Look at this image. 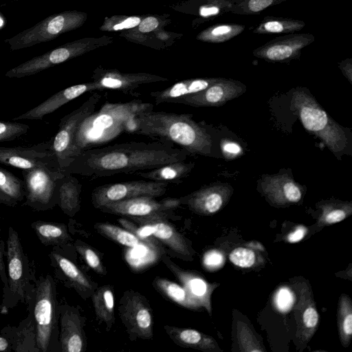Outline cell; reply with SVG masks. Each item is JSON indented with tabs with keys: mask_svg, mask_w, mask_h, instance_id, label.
Segmentation results:
<instances>
[{
	"mask_svg": "<svg viewBox=\"0 0 352 352\" xmlns=\"http://www.w3.org/2000/svg\"><path fill=\"white\" fill-rule=\"evenodd\" d=\"M310 33H291L276 37L253 51V55L268 62L285 63L300 57L303 48L311 44Z\"/></svg>",
	"mask_w": 352,
	"mask_h": 352,
	"instance_id": "cell-16",
	"label": "cell"
},
{
	"mask_svg": "<svg viewBox=\"0 0 352 352\" xmlns=\"http://www.w3.org/2000/svg\"><path fill=\"white\" fill-rule=\"evenodd\" d=\"M152 285L160 294L178 305L194 310L200 308L189 298L182 285L169 279L156 276L152 282Z\"/></svg>",
	"mask_w": 352,
	"mask_h": 352,
	"instance_id": "cell-33",
	"label": "cell"
},
{
	"mask_svg": "<svg viewBox=\"0 0 352 352\" xmlns=\"http://www.w3.org/2000/svg\"><path fill=\"white\" fill-rule=\"evenodd\" d=\"M180 206L178 198H168L157 201L154 197H138L111 202L98 209L106 213L124 217H146L156 215L171 217L173 210Z\"/></svg>",
	"mask_w": 352,
	"mask_h": 352,
	"instance_id": "cell-14",
	"label": "cell"
},
{
	"mask_svg": "<svg viewBox=\"0 0 352 352\" xmlns=\"http://www.w3.org/2000/svg\"><path fill=\"white\" fill-rule=\"evenodd\" d=\"M29 129L30 126L23 123L0 122V142L14 140L25 134Z\"/></svg>",
	"mask_w": 352,
	"mask_h": 352,
	"instance_id": "cell-41",
	"label": "cell"
},
{
	"mask_svg": "<svg viewBox=\"0 0 352 352\" xmlns=\"http://www.w3.org/2000/svg\"><path fill=\"white\" fill-rule=\"evenodd\" d=\"M188 154L181 148L160 142L116 144L82 151L64 172L92 177L135 173L185 160Z\"/></svg>",
	"mask_w": 352,
	"mask_h": 352,
	"instance_id": "cell-1",
	"label": "cell"
},
{
	"mask_svg": "<svg viewBox=\"0 0 352 352\" xmlns=\"http://www.w3.org/2000/svg\"><path fill=\"white\" fill-rule=\"evenodd\" d=\"M112 42V37L103 36L99 38H83L66 43L10 69L6 73V76L20 78L34 75Z\"/></svg>",
	"mask_w": 352,
	"mask_h": 352,
	"instance_id": "cell-8",
	"label": "cell"
},
{
	"mask_svg": "<svg viewBox=\"0 0 352 352\" xmlns=\"http://www.w3.org/2000/svg\"><path fill=\"white\" fill-rule=\"evenodd\" d=\"M239 338L241 346L245 347L243 351H247L248 342H249L250 351H263V349H260L259 346L258 347V344L256 342H254L256 341L253 340L254 336H252L248 329L243 328V325H241V329H239Z\"/></svg>",
	"mask_w": 352,
	"mask_h": 352,
	"instance_id": "cell-47",
	"label": "cell"
},
{
	"mask_svg": "<svg viewBox=\"0 0 352 352\" xmlns=\"http://www.w3.org/2000/svg\"><path fill=\"white\" fill-rule=\"evenodd\" d=\"M0 204L13 207L16 206L18 202L10 198L0 190Z\"/></svg>",
	"mask_w": 352,
	"mask_h": 352,
	"instance_id": "cell-53",
	"label": "cell"
},
{
	"mask_svg": "<svg viewBox=\"0 0 352 352\" xmlns=\"http://www.w3.org/2000/svg\"><path fill=\"white\" fill-rule=\"evenodd\" d=\"M307 230L304 226H298L296 229L287 236V241L289 243H296L301 241L306 234Z\"/></svg>",
	"mask_w": 352,
	"mask_h": 352,
	"instance_id": "cell-51",
	"label": "cell"
},
{
	"mask_svg": "<svg viewBox=\"0 0 352 352\" xmlns=\"http://www.w3.org/2000/svg\"><path fill=\"white\" fill-rule=\"evenodd\" d=\"M139 16H112L106 17L100 30L102 31H119L135 28L142 21Z\"/></svg>",
	"mask_w": 352,
	"mask_h": 352,
	"instance_id": "cell-40",
	"label": "cell"
},
{
	"mask_svg": "<svg viewBox=\"0 0 352 352\" xmlns=\"http://www.w3.org/2000/svg\"><path fill=\"white\" fill-rule=\"evenodd\" d=\"M229 258L235 265L243 268H247L254 264L256 256L252 250L239 247L234 249L230 252Z\"/></svg>",
	"mask_w": 352,
	"mask_h": 352,
	"instance_id": "cell-43",
	"label": "cell"
},
{
	"mask_svg": "<svg viewBox=\"0 0 352 352\" xmlns=\"http://www.w3.org/2000/svg\"><path fill=\"white\" fill-rule=\"evenodd\" d=\"M65 173L56 167L38 166L22 170L25 205L38 211L52 209L57 205V184Z\"/></svg>",
	"mask_w": 352,
	"mask_h": 352,
	"instance_id": "cell-10",
	"label": "cell"
},
{
	"mask_svg": "<svg viewBox=\"0 0 352 352\" xmlns=\"http://www.w3.org/2000/svg\"><path fill=\"white\" fill-rule=\"evenodd\" d=\"M12 351V344L7 337L0 333V352Z\"/></svg>",
	"mask_w": 352,
	"mask_h": 352,
	"instance_id": "cell-52",
	"label": "cell"
},
{
	"mask_svg": "<svg viewBox=\"0 0 352 352\" xmlns=\"http://www.w3.org/2000/svg\"><path fill=\"white\" fill-rule=\"evenodd\" d=\"M218 78H192L179 81L163 90L153 91L150 94L156 104L162 103H175L183 97L201 91Z\"/></svg>",
	"mask_w": 352,
	"mask_h": 352,
	"instance_id": "cell-26",
	"label": "cell"
},
{
	"mask_svg": "<svg viewBox=\"0 0 352 352\" xmlns=\"http://www.w3.org/2000/svg\"><path fill=\"white\" fill-rule=\"evenodd\" d=\"M129 129L174 146L189 154L210 155L212 140L207 129L195 122L188 113L155 111L153 109L136 115Z\"/></svg>",
	"mask_w": 352,
	"mask_h": 352,
	"instance_id": "cell-2",
	"label": "cell"
},
{
	"mask_svg": "<svg viewBox=\"0 0 352 352\" xmlns=\"http://www.w3.org/2000/svg\"><path fill=\"white\" fill-rule=\"evenodd\" d=\"M245 25L236 23H223L210 26L197 36V39L210 43H221L241 34Z\"/></svg>",
	"mask_w": 352,
	"mask_h": 352,
	"instance_id": "cell-35",
	"label": "cell"
},
{
	"mask_svg": "<svg viewBox=\"0 0 352 352\" xmlns=\"http://www.w3.org/2000/svg\"><path fill=\"white\" fill-rule=\"evenodd\" d=\"M338 324L340 337L344 345H348L352 335V309L348 296H342L338 309Z\"/></svg>",
	"mask_w": 352,
	"mask_h": 352,
	"instance_id": "cell-39",
	"label": "cell"
},
{
	"mask_svg": "<svg viewBox=\"0 0 352 352\" xmlns=\"http://www.w3.org/2000/svg\"><path fill=\"white\" fill-rule=\"evenodd\" d=\"M0 164L21 170L44 166L58 168L52 151V140L30 147H0Z\"/></svg>",
	"mask_w": 352,
	"mask_h": 352,
	"instance_id": "cell-17",
	"label": "cell"
},
{
	"mask_svg": "<svg viewBox=\"0 0 352 352\" xmlns=\"http://www.w3.org/2000/svg\"><path fill=\"white\" fill-rule=\"evenodd\" d=\"M28 316L17 326H6L0 331L10 340L12 351L40 352L36 344V327L30 305L27 304Z\"/></svg>",
	"mask_w": 352,
	"mask_h": 352,
	"instance_id": "cell-24",
	"label": "cell"
},
{
	"mask_svg": "<svg viewBox=\"0 0 352 352\" xmlns=\"http://www.w3.org/2000/svg\"><path fill=\"white\" fill-rule=\"evenodd\" d=\"M73 245L74 250L90 269L100 276L107 274V271L101 256L95 248L79 239L76 240Z\"/></svg>",
	"mask_w": 352,
	"mask_h": 352,
	"instance_id": "cell-38",
	"label": "cell"
},
{
	"mask_svg": "<svg viewBox=\"0 0 352 352\" xmlns=\"http://www.w3.org/2000/svg\"><path fill=\"white\" fill-rule=\"evenodd\" d=\"M30 226L44 245L58 246L64 250L74 246L73 239L64 223L37 220Z\"/></svg>",
	"mask_w": 352,
	"mask_h": 352,
	"instance_id": "cell-29",
	"label": "cell"
},
{
	"mask_svg": "<svg viewBox=\"0 0 352 352\" xmlns=\"http://www.w3.org/2000/svg\"><path fill=\"white\" fill-rule=\"evenodd\" d=\"M262 188L265 195L277 204L297 203L302 197L300 186L285 174L265 178Z\"/></svg>",
	"mask_w": 352,
	"mask_h": 352,
	"instance_id": "cell-25",
	"label": "cell"
},
{
	"mask_svg": "<svg viewBox=\"0 0 352 352\" xmlns=\"http://www.w3.org/2000/svg\"><path fill=\"white\" fill-rule=\"evenodd\" d=\"M207 1H230L231 0H206Z\"/></svg>",
	"mask_w": 352,
	"mask_h": 352,
	"instance_id": "cell-54",
	"label": "cell"
},
{
	"mask_svg": "<svg viewBox=\"0 0 352 352\" xmlns=\"http://www.w3.org/2000/svg\"><path fill=\"white\" fill-rule=\"evenodd\" d=\"M94 228L100 234L128 248H135L144 243L153 244L154 239L144 241L131 231L109 223H96Z\"/></svg>",
	"mask_w": 352,
	"mask_h": 352,
	"instance_id": "cell-34",
	"label": "cell"
},
{
	"mask_svg": "<svg viewBox=\"0 0 352 352\" xmlns=\"http://www.w3.org/2000/svg\"><path fill=\"white\" fill-rule=\"evenodd\" d=\"M221 148L225 156L228 158L235 157L242 153V148L236 142L226 140L222 142Z\"/></svg>",
	"mask_w": 352,
	"mask_h": 352,
	"instance_id": "cell-50",
	"label": "cell"
},
{
	"mask_svg": "<svg viewBox=\"0 0 352 352\" xmlns=\"http://www.w3.org/2000/svg\"><path fill=\"white\" fill-rule=\"evenodd\" d=\"M91 298L98 320L110 331L116 320L113 287L106 285L97 287Z\"/></svg>",
	"mask_w": 352,
	"mask_h": 352,
	"instance_id": "cell-31",
	"label": "cell"
},
{
	"mask_svg": "<svg viewBox=\"0 0 352 352\" xmlns=\"http://www.w3.org/2000/svg\"><path fill=\"white\" fill-rule=\"evenodd\" d=\"M87 14L78 10H66L48 16L31 28L5 40L12 51L27 48L56 38L76 30L86 21Z\"/></svg>",
	"mask_w": 352,
	"mask_h": 352,
	"instance_id": "cell-9",
	"label": "cell"
},
{
	"mask_svg": "<svg viewBox=\"0 0 352 352\" xmlns=\"http://www.w3.org/2000/svg\"><path fill=\"white\" fill-rule=\"evenodd\" d=\"M305 26L303 21L292 18L267 16L254 28L253 32L258 34H291Z\"/></svg>",
	"mask_w": 352,
	"mask_h": 352,
	"instance_id": "cell-32",
	"label": "cell"
},
{
	"mask_svg": "<svg viewBox=\"0 0 352 352\" xmlns=\"http://www.w3.org/2000/svg\"><path fill=\"white\" fill-rule=\"evenodd\" d=\"M169 183L157 181H130L98 186L91 192V203L96 208L106 204L138 197H158L164 195Z\"/></svg>",
	"mask_w": 352,
	"mask_h": 352,
	"instance_id": "cell-13",
	"label": "cell"
},
{
	"mask_svg": "<svg viewBox=\"0 0 352 352\" xmlns=\"http://www.w3.org/2000/svg\"><path fill=\"white\" fill-rule=\"evenodd\" d=\"M59 342L61 352H84L87 338L84 331L85 318L79 309L68 304H60Z\"/></svg>",
	"mask_w": 352,
	"mask_h": 352,
	"instance_id": "cell-18",
	"label": "cell"
},
{
	"mask_svg": "<svg viewBox=\"0 0 352 352\" xmlns=\"http://www.w3.org/2000/svg\"><path fill=\"white\" fill-rule=\"evenodd\" d=\"M93 91H100L98 85L94 81L69 87L13 120H41L45 116L53 113L65 104L86 92Z\"/></svg>",
	"mask_w": 352,
	"mask_h": 352,
	"instance_id": "cell-23",
	"label": "cell"
},
{
	"mask_svg": "<svg viewBox=\"0 0 352 352\" xmlns=\"http://www.w3.org/2000/svg\"><path fill=\"white\" fill-rule=\"evenodd\" d=\"M351 207L346 204L331 205L325 207L320 221L324 224H333L344 220L348 215V209Z\"/></svg>",
	"mask_w": 352,
	"mask_h": 352,
	"instance_id": "cell-42",
	"label": "cell"
},
{
	"mask_svg": "<svg viewBox=\"0 0 352 352\" xmlns=\"http://www.w3.org/2000/svg\"><path fill=\"white\" fill-rule=\"evenodd\" d=\"M294 302L292 293L286 287H283L277 292L276 304L281 311H286L290 309Z\"/></svg>",
	"mask_w": 352,
	"mask_h": 352,
	"instance_id": "cell-46",
	"label": "cell"
},
{
	"mask_svg": "<svg viewBox=\"0 0 352 352\" xmlns=\"http://www.w3.org/2000/svg\"><path fill=\"white\" fill-rule=\"evenodd\" d=\"M232 188L223 184H211L178 198L180 205L201 215H209L219 211L227 202Z\"/></svg>",
	"mask_w": 352,
	"mask_h": 352,
	"instance_id": "cell-21",
	"label": "cell"
},
{
	"mask_svg": "<svg viewBox=\"0 0 352 352\" xmlns=\"http://www.w3.org/2000/svg\"><path fill=\"white\" fill-rule=\"evenodd\" d=\"M193 162L185 160L171 162L158 168L135 173L138 176L152 181L180 184L194 168Z\"/></svg>",
	"mask_w": 352,
	"mask_h": 352,
	"instance_id": "cell-30",
	"label": "cell"
},
{
	"mask_svg": "<svg viewBox=\"0 0 352 352\" xmlns=\"http://www.w3.org/2000/svg\"><path fill=\"white\" fill-rule=\"evenodd\" d=\"M34 287L27 300L30 305L36 327V344L40 352H59L60 303L56 285L47 274L34 279Z\"/></svg>",
	"mask_w": 352,
	"mask_h": 352,
	"instance_id": "cell-4",
	"label": "cell"
},
{
	"mask_svg": "<svg viewBox=\"0 0 352 352\" xmlns=\"http://www.w3.org/2000/svg\"><path fill=\"white\" fill-rule=\"evenodd\" d=\"M222 254L217 250H211L205 254L204 264L209 269H216L220 267L223 262Z\"/></svg>",
	"mask_w": 352,
	"mask_h": 352,
	"instance_id": "cell-48",
	"label": "cell"
},
{
	"mask_svg": "<svg viewBox=\"0 0 352 352\" xmlns=\"http://www.w3.org/2000/svg\"><path fill=\"white\" fill-rule=\"evenodd\" d=\"M102 96V94L94 92L80 107L60 120L58 131L52 140V148L57 165L63 172L72 161L71 150L78 126L96 111Z\"/></svg>",
	"mask_w": 352,
	"mask_h": 352,
	"instance_id": "cell-12",
	"label": "cell"
},
{
	"mask_svg": "<svg viewBox=\"0 0 352 352\" xmlns=\"http://www.w3.org/2000/svg\"><path fill=\"white\" fill-rule=\"evenodd\" d=\"M151 109V104L139 100L104 104L78 126L72 143V160L82 151L100 146L129 129L130 122L136 115Z\"/></svg>",
	"mask_w": 352,
	"mask_h": 352,
	"instance_id": "cell-3",
	"label": "cell"
},
{
	"mask_svg": "<svg viewBox=\"0 0 352 352\" xmlns=\"http://www.w3.org/2000/svg\"><path fill=\"white\" fill-rule=\"evenodd\" d=\"M292 103L307 131L318 136L333 153L344 151L346 138L343 130L311 95L303 90H296L293 93Z\"/></svg>",
	"mask_w": 352,
	"mask_h": 352,
	"instance_id": "cell-7",
	"label": "cell"
},
{
	"mask_svg": "<svg viewBox=\"0 0 352 352\" xmlns=\"http://www.w3.org/2000/svg\"><path fill=\"white\" fill-rule=\"evenodd\" d=\"M6 258L8 285L3 289L0 306V313L2 314H8L19 302L26 304L34 289V279L36 278L23 251L19 234L11 226L8 228Z\"/></svg>",
	"mask_w": 352,
	"mask_h": 352,
	"instance_id": "cell-5",
	"label": "cell"
},
{
	"mask_svg": "<svg viewBox=\"0 0 352 352\" xmlns=\"http://www.w3.org/2000/svg\"><path fill=\"white\" fill-rule=\"evenodd\" d=\"M162 260L181 283L189 298L200 308L203 307L210 313V295L214 286L209 284L199 274L182 268L166 254H164L162 256Z\"/></svg>",
	"mask_w": 352,
	"mask_h": 352,
	"instance_id": "cell-22",
	"label": "cell"
},
{
	"mask_svg": "<svg viewBox=\"0 0 352 352\" xmlns=\"http://www.w3.org/2000/svg\"><path fill=\"white\" fill-rule=\"evenodd\" d=\"M168 219L161 215L124 217L120 219L119 222L141 240L148 241L156 239L174 256L184 261L192 260L195 252L189 241L177 230Z\"/></svg>",
	"mask_w": 352,
	"mask_h": 352,
	"instance_id": "cell-6",
	"label": "cell"
},
{
	"mask_svg": "<svg viewBox=\"0 0 352 352\" xmlns=\"http://www.w3.org/2000/svg\"><path fill=\"white\" fill-rule=\"evenodd\" d=\"M1 227H0V278L3 283V289H6L8 285L7 280V269L5 261V257L6 254V244L3 241L1 235Z\"/></svg>",
	"mask_w": 352,
	"mask_h": 352,
	"instance_id": "cell-49",
	"label": "cell"
},
{
	"mask_svg": "<svg viewBox=\"0 0 352 352\" xmlns=\"http://www.w3.org/2000/svg\"><path fill=\"white\" fill-rule=\"evenodd\" d=\"M49 258L50 265L58 280L66 287L74 289L82 298L85 300L91 297L98 287L97 283L66 255L64 250L53 246L49 253Z\"/></svg>",
	"mask_w": 352,
	"mask_h": 352,
	"instance_id": "cell-15",
	"label": "cell"
},
{
	"mask_svg": "<svg viewBox=\"0 0 352 352\" xmlns=\"http://www.w3.org/2000/svg\"><path fill=\"white\" fill-rule=\"evenodd\" d=\"M286 1L287 0H231L230 12L243 15L258 14L269 7Z\"/></svg>",
	"mask_w": 352,
	"mask_h": 352,
	"instance_id": "cell-37",
	"label": "cell"
},
{
	"mask_svg": "<svg viewBox=\"0 0 352 352\" xmlns=\"http://www.w3.org/2000/svg\"><path fill=\"white\" fill-rule=\"evenodd\" d=\"M160 25V19L154 16H148L142 18L140 23L135 28L131 29L135 34L126 32V37L131 38L139 39L142 38L141 35L150 33L157 30Z\"/></svg>",
	"mask_w": 352,
	"mask_h": 352,
	"instance_id": "cell-44",
	"label": "cell"
},
{
	"mask_svg": "<svg viewBox=\"0 0 352 352\" xmlns=\"http://www.w3.org/2000/svg\"><path fill=\"white\" fill-rule=\"evenodd\" d=\"M82 184L72 174H65L57 184V205L67 216H74L80 209Z\"/></svg>",
	"mask_w": 352,
	"mask_h": 352,
	"instance_id": "cell-28",
	"label": "cell"
},
{
	"mask_svg": "<svg viewBox=\"0 0 352 352\" xmlns=\"http://www.w3.org/2000/svg\"><path fill=\"white\" fill-rule=\"evenodd\" d=\"M0 190L18 203L25 198L23 180L2 167H0Z\"/></svg>",
	"mask_w": 352,
	"mask_h": 352,
	"instance_id": "cell-36",
	"label": "cell"
},
{
	"mask_svg": "<svg viewBox=\"0 0 352 352\" xmlns=\"http://www.w3.org/2000/svg\"><path fill=\"white\" fill-rule=\"evenodd\" d=\"M118 312L131 340L153 338V311L144 296L132 289L126 290L120 300Z\"/></svg>",
	"mask_w": 352,
	"mask_h": 352,
	"instance_id": "cell-11",
	"label": "cell"
},
{
	"mask_svg": "<svg viewBox=\"0 0 352 352\" xmlns=\"http://www.w3.org/2000/svg\"><path fill=\"white\" fill-rule=\"evenodd\" d=\"M302 330L313 331L316 327L319 316L314 305H309L302 314Z\"/></svg>",
	"mask_w": 352,
	"mask_h": 352,
	"instance_id": "cell-45",
	"label": "cell"
},
{
	"mask_svg": "<svg viewBox=\"0 0 352 352\" xmlns=\"http://www.w3.org/2000/svg\"><path fill=\"white\" fill-rule=\"evenodd\" d=\"M164 331L177 345L199 349L204 351H212L217 349V345L210 336L205 335L195 329L165 325Z\"/></svg>",
	"mask_w": 352,
	"mask_h": 352,
	"instance_id": "cell-27",
	"label": "cell"
},
{
	"mask_svg": "<svg viewBox=\"0 0 352 352\" xmlns=\"http://www.w3.org/2000/svg\"><path fill=\"white\" fill-rule=\"evenodd\" d=\"M100 91L112 89L129 94L139 87L168 81V78L148 73H122L116 69L97 68L92 76Z\"/></svg>",
	"mask_w": 352,
	"mask_h": 352,
	"instance_id": "cell-19",
	"label": "cell"
},
{
	"mask_svg": "<svg viewBox=\"0 0 352 352\" xmlns=\"http://www.w3.org/2000/svg\"><path fill=\"white\" fill-rule=\"evenodd\" d=\"M245 86L238 81L218 78L206 89L177 100L175 103L192 107H218L241 95Z\"/></svg>",
	"mask_w": 352,
	"mask_h": 352,
	"instance_id": "cell-20",
	"label": "cell"
}]
</instances>
